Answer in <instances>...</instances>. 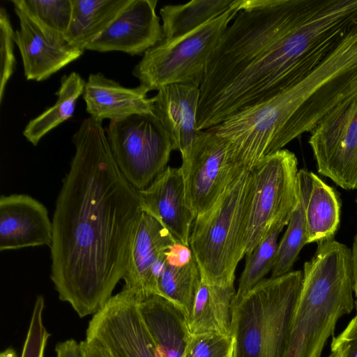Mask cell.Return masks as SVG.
Masks as SVG:
<instances>
[{
	"label": "cell",
	"mask_w": 357,
	"mask_h": 357,
	"mask_svg": "<svg viewBox=\"0 0 357 357\" xmlns=\"http://www.w3.org/2000/svg\"><path fill=\"white\" fill-rule=\"evenodd\" d=\"M72 140L75 152L52 218L50 278L59 300L82 318L98 312L123 280L143 211L102 122L84 119Z\"/></svg>",
	"instance_id": "6da1fadb"
},
{
	"label": "cell",
	"mask_w": 357,
	"mask_h": 357,
	"mask_svg": "<svg viewBox=\"0 0 357 357\" xmlns=\"http://www.w3.org/2000/svg\"><path fill=\"white\" fill-rule=\"evenodd\" d=\"M357 26V0H310L244 70L199 101V130L264 102L315 70Z\"/></svg>",
	"instance_id": "7a4b0ae2"
},
{
	"label": "cell",
	"mask_w": 357,
	"mask_h": 357,
	"mask_svg": "<svg viewBox=\"0 0 357 357\" xmlns=\"http://www.w3.org/2000/svg\"><path fill=\"white\" fill-rule=\"evenodd\" d=\"M354 284L351 250L333 238L318 243L303 266L284 357H321L339 319L354 309Z\"/></svg>",
	"instance_id": "3957f363"
},
{
	"label": "cell",
	"mask_w": 357,
	"mask_h": 357,
	"mask_svg": "<svg viewBox=\"0 0 357 357\" xmlns=\"http://www.w3.org/2000/svg\"><path fill=\"white\" fill-rule=\"evenodd\" d=\"M255 189L252 170L231 183L213 205L195 219L190 248L206 282L228 285L245 255Z\"/></svg>",
	"instance_id": "277c9868"
},
{
	"label": "cell",
	"mask_w": 357,
	"mask_h": 357,
	"mask_svg": "<svg viewBox=\"0 0 357 357\" xmlns=\"http://www.w3.org/2000/svg\"><path fill=\"white\" fill-rule=\"evenodd\" d=\"M310 1L243 0L241 9L208 61L199 86V100L244 70L287 29Z\"/></svg>",
	"instance_id": "5b68a950"
},
{
	"label": "cell",
	"mask_w": 357,
	"mask_h": 357,
	"mask_svg": "<svg viewBox=\"0 0 357 357\" xmlns=\"http://www.w3.org/2000/svg\"><path fill=\"white\" fill-rule=\"evenodd\" d=\"M303 272L264 278L234 304L232 357H284Z\"/></svg>",
	"instance_id": "8992f818"
},
{
	"label": "cell",
	"mask_w": 357,
	"mask_h": 357,
	"mask_svg": "<svg viewBox=\"0 0 357 357\" xmlns=\"http://www.w3.org/2000/svg\"><path fill=\"white\" fill-rule=\"evenodd\" d=\"M242 3L236 0L227 11L183 36L163 39L144 54L132 75L149 91L172 84L199 87L213 50Z\"/></svg>",
	"instance_id": "52a82bcc"
},
{
	"label": "cell",
	"mask_w": 357,
	"mask_h": 357,
	"mask_svg": "<svg viewBox=\"0 0 357 357\" xmlns=\"http://www.w3.org/2000/svg\"><path fill=\"white\" fill-rule=\"evenodd\" d=\"M298 160L281 149L264 158L252 169L255 189L245 238L250 254L278 224L289 222L298 200Z\"/></svg>",
	"instance_id": "ba28073f"
},
{
	"label": "cell",
	"mask_w": 357,
	"mask_h": 357,
	"mask_svg": "<svg viewBox=\"0 0 357 357\" xmlns=\"http://www.w3.org/2000/svg\"><path fill=\"white\" fill-rule=\"evenodd\" d=\"M106 135L119 168L137 190L148 187L166 169L173 147L155 114L110 121Z\"/></svg>",
	"instance_id": "9c48e42d"
},
{
	"label": "cell",
	"mask_w": 357,
	"mask_h": 357,
	"mask_svg": "<svg viewBox=\"0 0 357 357\" xmlns=\"http://www.w3.org/2000/svg\"><path fill=\"white\" fill-rule=\"evenodd\" d=\"M318 172L344 190H357V89L310 132Z\"/></svg>",
	"instance_id": "30bf717a"
},
{
	"label": "cell",
	"mask_w": 357,
	"mask_h": 357,
	"mask_svg": "<svg viewBox=\"0 0 357 357\" xmlns=\"http://www.w3.org/2000/svg\"><path fill=\"white\" fill-rule=\"evenodd\" d=\"M180 168L195 217L208 210L231 183L246 173L238 168L228 142L209 129L201 131L182 158Z\"/></svg>",
	"instance_id": "8fae6325"
},
{
	"label": "cell",
	"mask_w": 357,
	"mask_h": 357,
	"mask_svg": "<svg viewBox=\"0 0 357 357\" xmlns=\"http://www.w3.org/2000/svg\"><path fill=\"white\" fill-rule=\"evenodd\" d=\"M138 303L122 289L93 315L85 339L105 347L112 357H162L142 317Z\"/></svg>",
	"instance_id": "7c38bea8"
},
{
	"label": "cell",
	"mask_w": 357,
	"mask_h": 357,
	"mask_svg": "<svg viewBox=\"0 0 357 357\" xmlns=\"http://www.w3.org/2000/svg\"><path fill=\"white\" fill-rule=\"evenodd\" d=\"M176 242L155 218L142 211L123 278V289L138 302L158 295V280L165 266L167 252Z\"/></svg>",
	"instance_id": "4fadbf2b"
},
{
	"label": "cell",
	"mask_w": 357,
	"mask_h": 357,
	"mask_svg": "<svg viewBox=\"0 0 357 357\" xmlns=\"http://www.w3.org/2000/svg\"><path fill=\"white\" fill-rule=\"evenodd\" d=\"M157 3V0H131L86 50L118 51L132 56L144 54L164 39L162 24L155 13Z\"/></svg>",
	"instance_id": "5bb4252c"
},
{
	"label": "cell",
	"mask_w": 357,
	"mask_h": 357,
	"mask_svg": "<svg viewBox=\"0 0 357 357\" xmlns=\"http://www.w3.org/2000/svg\"><path fill=\"white\" fill-rule=\"evenodd\" d=\"M138 192L142 211L155 218L176 241L190 247L196 217L187 198L181 168L167 167L148 187Z\"/></svg>",
	"instance_id": "9a60e30c"
},
{
	"label": "cell",
	"mask_w": 357,
	"mask_h": 357,
	"mask_svg": "<svg viewBox=\"0 0 357 357\" xmlns=\"http://www.w3.org/2000/svg\"><path fill=\"white\" fill-rule=\"evenodd\" d=\"M12 3L20 21L14 40L27 80H45L82 55L84 51L45 32L18 5Z\"/></svg>",
	"instance_id": "2e32d148"
},
{
	"label": "cell",
	"mask_w": 357,
	"mask_h": 357,
	"mask_svg": "<svg viewBox=\"0 0 357 357\" xmlns=\"http://www.w3.org/2000/svg\"><path fill=\"white\" fill-rule=\"evenodd\" d=\"M53 225L47 208L25 194L0 197V250L51 246Z\"/></svg>",
	"instance_id": "e0dca14e"
},
{
	"label": "cell",
	"mask_w": 357,
	"mask_h": 357,
	"mask_svg": "<svg viewBox=\"0 0 357 357\" xmlns=\"http://www.w3.org/2000/svg\"><path fill=\"white\" fill-rule=\"evenodd\" d=\"M199 87L190 84H172L158 90L153 96V112L168 133L173 150L181 157L189 152L202 130L197 114Z\"/></svg>",
	"instance_id": "ac0fdd59"
},
{
	"label": "cell",
	"mask_w": 357,
	"mask_h": 357,
	"mask_svg": "<svg viewBox=\"0 0 357 357\" xmlns=\"http://www.w3.org/2000/svg\"><path fill=\"white\" fill-rule=\"evenodd\" d=\"M148 92L142 85L127 88L98 73L89 75L82 96L90 117L118 121L135 114H154L153 97L147 98Z\"/></svg>",
	"instance_id": "d6986e66"
},
{
	"label": "cell",
	"mask_w": 357,
	"mask_h": 357,
	"mask_svg": "<svg viewBox=\"0 0 357 357\" xmlns=\"http://www.w3.org/2000/svg\"><path fill=\"white\" fill-rule=\"evenodd\" d=\"M145 325L162 357H184L190 336L188 317L168 299L152 295L138 303Z\"/></svg>",
	"instance_id": "ffe728a7"
},
{
	"label": "cell",
	"mask_w": 357,
	"mask_h": 357,
	"mask_svg": "<svg viewBox=\"0 0 357 357\" xmlns=\"http://www.w3.org/2000/svg\"><path fill=\"white\" fill-rule=\"evenodd\" d=\"M236 294L234 284L220 285L206 282L202 279L188 318L190 334L231 335Z\"/></svg>",
	"instance_id": "44dd1931"
},
{
	"label": "cell",
	"mask_w": 357,
	"mask_h": 357,
	"mask_svg": "<svg viewBox=\"0 0 357 357\" xmlns=\"http://www.w3.org/2000/svg\"><path fill=\"white\" fill-rule=\"evenodd\" d=\"M131 0H72L70 27L65 38L70 45L86 50Z\"/></svg>",
	"instance_id": "7402d4cb"
},
{
	"label": "cell",
	"mask_w": 357,
	"mask_h": 357,
	"mask_svg": "<svg viewBox=\"0 0 357 357\" xmlns=\"http://www.w3.org/2000/svg\"><path fill=\"white\" fill-rule=\"evenodd\" d=\"M340 213L336 190L312 172L305 206L307 243L333 239L340 225Z\"/></svg>",
	"instance_id": "603a6c76"
},
{
	"label": "cell",
	"mask_w": 357,
	"mask_h": 357,
	"mask_svg": "<svg viewBox=\"0 0 357 357\" xmlns=\"http://www.w3.org/2000/svg\"><path fill=\"white\" fill-rule=\"evenodd\" d=\"M312 172L305 169L298 170V203L279 243L271 277L281 276L291 271L301 250L307 244L305 206L312 188Z\"/></svg>",
	"instance_id": "cb8c5ba5"
},
{
	"label": "cell",
	"mask_w": 357,
	"mask_h": 357,
	"mask_svg": "<svg viewBox=\"0 0 357 357\" xmlns=\"http://www.w3.org/2000/svg\"><path fill=\"white\" fill-rule=\"evenodd\" d=\"M202 279L193 255L188 259L167 252L158 280V295L177 305L189 318Z\"/></svg>",
	"instance_id": "d4e9b609"
},
{
	"label": "cell",
	"mask_w": 357,
	"mask_h": 357,
	"mask_svg": "<svg viewBox=\"0 0 357 357\" xmlns=\"http://www.w3.org/2000/svg\"><path fill=\"white\" fill-rule=\"evenodd\" d=\"M236 0H193L160 8L164 39L183 36L230 9Z\"/></svg>",
	"instance_id": "484cf974"
},
{
	"label": "cell",
	"mask_w": 357,
	"mask_h": 357,
	"mask_svg": "<svg viewBox=\"0 0 357 357\" xmlns=\"http://www.w3.org/2000/svg\"><path fill=\"white\" fill-rule=\"evenodd\" d=\"M85 84L86 82L75 72L63 75L55 104L26 126L23 135L27 141L36 146L46 134L68 120L74 113L78 98L83 95Z\"/></svg>",
	"instance_id": "4316f807"
},
{
	"label": "cell",
	"mask_w": 357,
	"mask_h": 357,
	"mask_svg": "<svg viewBox=\"0 0 357 357\" xmlns=\"http://www.w3.org/2000/svg\"><path fill=\"white\" fill-rule=\"evenodd\" d=\"M287 222L276 225L268 234L246 256L244 269L241 275L234 304L238 302L273 270L280 232Z\"/></svg>",
	"instance_id": "83f0119b"
},
{
	"label": "cell",
	"mask_w": 357,
	"mask_h": 357,
	"mask_svg": "<svg viewBox=\"0 0 357 357\" xmlns=\"http://www.w3.org/2000/svg\"><path fill=\"white\" fill-rule=\"evenodd\" d=\"M43 31L65 40L72 17V0H12Z\"/></svg>",
	"instance_id": "f1b7e54d"
},
{
	"label": "cell",
	"mask_w": 357,
	"mask_h": 357,
	"mask_svg": "<svg viewBox=\"0 0 357 357\" xmlns=\"http://www.w3.org/2000/svg\"><path fill=\"white\" fill-rule=\"evenodd\" d=\"M233 347L231 335L191 334L184 357H232Z\"/></svg>",
	"instance_id": "f546056e"
},
{
	"label": "cell",
	"mask_w": 357,
	"mask_h": 357,
	"mask_svg": "<svg viewBox=\"0 0 357 357\" xmlns=\"http://www.w3.org/2000/svg\"><path fill=\"white\" fill-rule=\"evenodd\" d=\"M15 31L9 15L3 7L0 8V103L2 102L6 84L15 72L16 61L14 55Z\"/></svg>",
	"instance_id": "4dcf8cb0"
},
{
	"label": "cell",
	"mask_w": 357,
	"mask_h": 357,
	"mask_svg": "<svg viewBox=\"0 0 357 357\" xmlns=\"http://www.w3.org/2000/svg\"><path fill=\"white\" fill-rule=\"evenodd\" d=\"M44 308V298L38 295L33 306L21 357H45V347L51 335L43 324Z\"/></svg>",
	"instance_id": "1f68e13d"
},
{
	"label": "cell",
	"mask_w": 357,
	"mask_h": 357,
	"mask_svg": "<svg viewBox=\"0 0 357 357\" xmlns=\"http://www.w3.org/2000/svg\"><path fill=\"white\" fill-rule=\"evenodd\" d=\"M331 346V351L338 352L340 357H357V315L341 333L333 337Z\"/></svg>",
	"instance_id": "d6a6232c"
},
{
	"label": "cell",
	"mask_w": 357,
	"mask_h": 357,
	"mask_svg": "<svg viewBox=\"0 0 357 357\" xmlns=\"http://www.w3.org/2000/svg\"><path fill=\"white\" fill-rule=\"evenodd\" d=\"M55 352L56 357H82L80 344L73 338L58 342Z\"/></svg>",
	"instance_id": "836d02e7"
},
{
	"label": "cell",
	"mask_w": 357,
	"mask_h": 357,
	"mask_svg": "<svg viewBox=\"0 0 357 357\" xmlns=\"http://www.w3.org/2000/svg\"><path fill=\"white\" fill-rule=\"evenodd\" d=\"M79 344L82 357H112L105 347L94 341L85 339Z\"/></svg>",
	"instance_id": "e575fe53"
},
{
	"label": "cell",
	"mask_w": 357,
	"mask_h": 357,
	"mask_svg": "<svg viewBox=\"0 0 357 357\" xmlns=\"http://www.w3.org/2000/svg\"><path fill=\"white\" fill-rule=\"evenodd\" d=\"M356 202H357V196H356ZM352 252V259H353V265H354V295L356 297V305L357 310V234L355 237L353 248L351 250Z\"/></svg>",
	"instance_id": "d590c367"
},
{
	"label": "cell",
	"mask_w": 357,
	"mask_h": 357,
	"mask_svg": "<svg viewBox=\"0 0 357 357\" xmlns=\"http://www.w3.org/2000/svg\"><path fill=\"white\" fill-rule=\"evenodd\" d=\"M0 357H17V355L14 349L8 347L1 353Z\"/></svg>",
	"instance_id": "8d00e7d4"
},
{
	"label": "cell",
	"mask_w": 357,
	"mask_h": 357,
	"mask_svg": "<svg viewBox=\"0 0 357 357\" xmlns=\"http://www.w3.org/2000/svg\"><path fill=\"white\" fill-rule=\"evenodd\" d=\"M328 357H340V354L337 351H331V354Z\"/></svg>",
	"instance_id": "74e56055"
}]
</instances>
